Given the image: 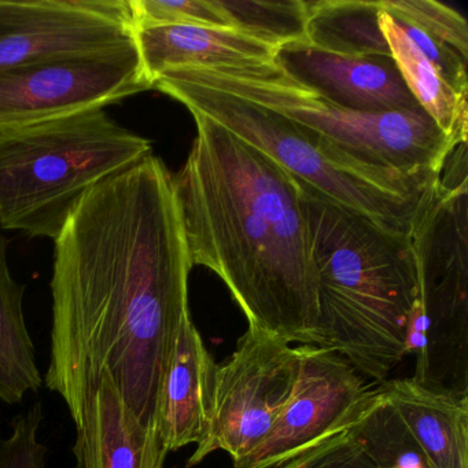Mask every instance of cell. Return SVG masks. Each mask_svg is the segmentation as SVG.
<instances>
[{
	"mask_svg": "<svg viewBox=\"0 0 468 468\" xmlns=\"http://www.w3.org/2000/svg\"><path fill=\"white\" fill-rule=\"evenodd\" d=\"M445 83L468 98V26L456 10L434 0H380Z\"/></svg>",
	"mask_w": 468,
	"mask_h": 468,
	"instance_id": "cell-17",
	"label": "cell"
},
{
	"mask_svg": "<svg viewBox=\"0 0 468 468\" xmlns=\"http://www.w3.org/2000/svg\"><path fill=\"white\" fill-rule=\"evenodd\" d=\"M7 248L9 240L0 234V399L15 405L37 393L43 377L24 314L26 286L10 272Z\"/></svg>",
	"mask_w": 468,
	"mask_h": 468,
	"instance_id": "cell-19",
	"label": "cell"
},
{
	"mask_svg": "<svg viewBox=\"0 0 468 468\" xmlns=\"http://www.w3.org/2000/svg\"><path fill=\"white\" fill-rule=\"evenodd\" d=\"M347 430L378 468H432L423 449L379 388L371 390Z\"/></svg>",
	"mask_w": 468,
	"mask_h": 468,
	"instance_id": "cell-21",
	"label": "cell"
},
{
	"mask_svg": "<svg viewBox=\"0 0 468 468\" xmlns=\"http://www.w3.org/2000/svg\"><path fill=\"white\" fill-rule=\"evenodd\" d=\"M144 70L154 86L169 70L246 69L275 62L278 48L234 29L153 27L135 29Z\"/></svg>",
	"mask_w": 468,
	"mask_h": 468,
	"instance_id": "cell-14",
	"label": "cell"
},
{
	"mask_svg": "<svg viewBox=\"0 0 468 468\" xmlns=\"http://www.w3.org/2000/svg\"><path fill=\"white\" fill-rule=\"evenodd\" d=\"M133 28L205 27L231 29L215 0H127Z\"/></svg>",
	"mask_w": 468,
	"mask_h": 468,
	"instance_id": "cell-23",
	"label": "cell"
},
{
	"mask_svg": "<svg viewBox=\"0 0 468 468\" xmlns=\"http://www.w3.org/2000/svg\"><path fill=\"white\" fill-rule=\"evenodd\" d=\"M154 89L136 42L0 69V131L103 109Z\"/></svg>",
	"mask_w": 468,
	"mask_h": 468,
	"instance_id": "cell-9",
	"label": "cell"
},
{
	"mask_svg": "<svg viewBox=\"0 0 468 468\" xmlns=\"http://www.w3.org/2000/svg\"><path fill=\"white\" fill-rule=\"evenodd\" d=\"M410 240L424 322L412 379L430 390L468 397L467 147L449 155Z\"/></svg>",
	"mask_w": 468,
	"mask_h": 468,
	"instance_id": "cell-7",
	"label": "cell"
},
{
	"mask_svg": "<svg viewBox=\"0 0 468 468\" xmlns=\"http://www.w3.org/2000/svg\"><path fill=\"white\" fill-rule=\"evenodd\" d=\"M234 31L275 48L306 42L308 2L303 0H215Z\"/></svg>",
	"mask_w": 468,
	"mask_h": 468,
	"instance_id": "cell-22",
	"label": "cell"
},
{
	"mask_svg": "<svg viewBox=\"0 0 468 468\" xmlns=\"http://www.w3.org/2000/svg\"><path fill=\"white\" fill-rule=\"evenodd\" d=\"M191 270L174 175L154 154L98 183L68 218L54 239L45 383L76 429L103 374L136 419L155 426L164 375L191 317Z\"/></svg>",
	"mask_w": 468,
	"mask_h": 468,
	"instance_id": "cell-1",
	"label": "cell"
},
{
	"mask_svg": "<svg viewBox=\"0 0 468 468\" xmlns=\"http://www.w3.org/2000/svg\"><path fill=\"white\" fill-rule=\"evenodd\" d=\"M297 182L317 272L314 345L339 353L361 377L382 385L407 357L419 298L410 235L386 231Z\"/></svg>",
	"mask_w": 468,
	"mask_h": 468,
	"instance_id": "cell-3",
	"label": "cell"
},
{
	"mask_svg": "<svg viewBox=\"0 0 468 468\" xmlns=\"http://www.w3.org/2000/svg\"><path fill=\"white\" fill-rule=\"evenodd\" d=\"M175 191L191 264L224 282L249 327L314 345L316 265L297 179L201 114Z\"/></svg>",
	"mask_w": 468,
	"mask_h": 468,
	"instance_id": "cell-2",
	"label": "cell"
},
{
	"mask_svg": "<svg viewBox=\"0 0 468 468\" xmlns=\"http://www.w3.org/2000/svg\"><path fill=\"white\" fill-rule=\"evenodd\" d=\"M432 468H468V397L430 390L410 379L379 386Z\"/></svg>",
	"mask_w": 468,
	"mask_h": 468,
	"instance_id": "cell-16",
	"label": "cell"
},
{
	"mask_svg": "<svg viewBox=\"0 0 468 468\" xmlns=\"http://www.w3.org/2000/svg\"><path fill=\"white\" fill-rule=\"evenodd\" d=\"M297 382L267 437L234 468H276L349 426L371 388L339 353L300 345Z\"/></svg>",
	"mask_w": 468,
	"mask_h": 468,
	"instance_id": "cell-11",
	"label": "cell"
},
{
	"mask_svg": "<svg viewBox=\"0 0 468 468\" xmlns=\"http://www.w3.org/2000/svg\"><path fill=\"white\" fill-rule=\"evenodd\" d=\"M133 42L127 0H0V69Z\"/></svg>",
	"mask_w": 468,
	"mask_h": 468,
	"instance_id": "cell-10",
	"label": "cell"
},
{
	"mask_svg": "<svg viewBox=\"0 0 468 468\" xmlns=\"http://www.w3.org/2000/svg\"><path fill=\"white\" fill-rule=\"evenodd\" d=\"M43 421L40 402L12 421V434L0 435V468H46L48 448L37 438Z\"/></svg>",
	"mask_w": 468,
	"mask_h": 468,
	"instance_id": "cell-24",
	"label": "cell"
},
{
	"mask_svg": "<svg viewBox=\"0 0 468 468\" xmlns=\"http://www.w3.org/2000/svg\"><path fill=\"white\" fill-rule=\"evenodd\" d=\"M216 369L215 358L188 317L175 342L158 402L155 426L168 453L204 441L209 427Z\"/></svg>",
	"mask_w": 468,
	"mask_h": 468,
	"instance_id": "cell-13",
	"label": "cell"
},
{
	"mask_svg": "<svg viewBox=\"0 0 468 468\" xmlns=\"http://www.w3.org/2000/svg\"><path fill=\"white\" fill-rule=\"evenodd\" d=\"M154 89L248 142L294 179L394 234L410 235L440 175L367 165L270 109L166 72Z\"/></svg>",
	"mask_w": 468,
	"mask_h": 468,
	"instance_id": "cell-4",
	"label": "cell"
},
{
	"mask_svg": "<svg viewBox=\"0 0 468 468\" xmlns=\"http://www.w3.org/2000/svg\"><path fill=\"white\" fill-rule=\"evenodd\" d=\"M380 0L308 2L306 43L317 50L349 58L391 57L380 29Z\"/></svg>",
	"mask_w": 468,
	"mask_h": 468,
	"instance_id": "cell-20",
	"label": "cell"
},
{
	"mask_svg": "<svg viewBox=\"0 0 468 468\" xmlns=\"http://www.w3.org/2000/svg\"><path fill=\"white\" fill-rule=\"evenodd\" d=\"M300 363V347L249 327L229 360L218 364L209 427L187 467L213 452H227L234 463L253 451L289 401Z\"/></svg>",
	"mask_w": 468,
	"mask_h": 468,
	"instance_id": "cell-8",
	"label": "cell"
},
{
	"mask_svg": "<svg viewBox=\"0 0 468 468\" xmlns=\"http://www.w3.org/2000/svg\"><path fill=\"white\" fill-rule=\"evenodd\" d=\"M276 468H378L357 438L344 429Z\"/></svg>",
	"mask_w": 468,
	"mask_h": 468,
	"instance_id": "cell-25",
	"label": "cell"
},
{
	"mask_svg": "<svg viewBox=\"0 0 468 468\" xmlns=\"http://www.w3.org/2000/svg\"><path fill=\"white\" fill-rule=\"evenodd\" d=\"M379 24L391 58L421 111L452 142L467 144L468 98L457 94L445 83L438 70L413 45L404 28L383 9Z\"/></svg>",
	"mask_w": 468,
	"mask_h": 468,
	"instance_id": "cell-18",
	"label": "cell"
},
{
	"mask_svg": "<svg viewBox=\"0 0 468 468\" xmlns=\"http://www.w3.org/2000/svg\"><path fill=\"white\" fill-rule=\"evenodd\" d=\"M150 154L103 109L0 131V226L56 239L92 187Z\"/></svg>",
	"mask_w": 468,
	"mask_h": 468,
	"instance_id": "cell-5",
	"label": "cell"
},
{
	"mask_svg": "<svg viewBox=\"0 0 468 468\" xmlns=\"http://www.w3.org/2000/svg\"><path fill=\"white\" fill-rule=\"evenodd\" d=\"M275 64L298 83L350 111H421L391 57L349 58L317 50L306 42H297L278 48Z\"/></svg>",
	"mask_w": 468,
	"mask_h": 468,
	"instance_id": "cell-12",
	"label": "cell"
},
{
	"mask_svg": "<svg viewBox=\"0 0 468 468\" xmlns=\"http://www.w3.org/2000/svg\"><path fill=\"white\" fill-rule=\"evenodd\" d=\"M76 468H164L166 451L155 426H144L127 407L108 375L76 429Z\"/></svg>",
	"mask_w": 468,
	"mask_h": 468,
	"instance_id": "cell-15",
	"label": "cell"
},
{
	"mask_svg": "<svg viewBox=\"0 0 468 468\" xmlns=\"http://www.w3.org/2000/svg\"><path fill=\"white\" fill-rule=\"evenodd\" d=\"M169 72L282 114L314 131L355 160L375 168L404 175H440L449 154L459 146L423 111H350L298 83L275 62L246 69Z\"/></svg>",
	"mask_w": 468,
	"mask_h": 468,
	"instance_id": "cell-6",
	"label": "cell"
}]
</instances>
